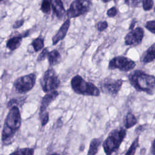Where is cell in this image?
Segmentation results:
<instances>
[{
  "instance_id": "cell-4",
  "label": "cell",
  "mask_w": 155,
  "mask_h": 155,
  "mask_svg": "<svg viewBox=\"0 0 155 155\" xmlns=\"http://www.w3.org/2000/svg\"><path fill=\"white\" fill-rule=\"evenodd\" d=\"M70 84L72 90L78 94L94 97L100 96L99 88L94 84L86 81L79 75L73 76Z\"/></svg>"
},
{
  "instance_id": "cell-28",
  "label": "cell",
  "mask_w": 155,
  "mask_h": 155,
  "mask_svg": "<svg viewBox=\"0 0 155 155\" xmlns=\"http://www.w3.org/2000/svg\"><path fill=\"white\" fill-rule=\"evenodd\" d=\"M118 13V10L116 7L113 6L110 8H109L107 12V15L109 18H114L115 17Z\"/></svg>"
},
{
  "instance_id": "cell-30",
  "label": "cell",
  "mask_w": 155,
  "mask_h": 155,
  "mask_svg": "<svg viewBox=\"0 0 155 155\" xmlns=\"http://www.w3.org/2000/svg\"><path fill=\"white\" fill-rule=\"evenodd\" d=\"M24 19H19V20H18L13 24V28H14V29L19 28L24 24Z\"/></svg>"
},
{
  "instance_id": "cell-13",
  "label": "cell",
  "mask_w": 155,
  "mask_h": 155,
  "mask_svg": "<svg viewBox=\"0 0 155 155\" xmlns=\"http://www.w3.org/2000/svg\"><path fill=\"white\" fill-rule=\"evenodd\" d=\"M51 9L54 15L59 19H62L65 15V10L62 0H51Z\"/></svg>"
},
{
  "instance_id": "cell-37",
  "label": "cell",
  "mask_w": 155,
  "mask_h": 155,
  "mask_svg": "<svg viewBox=\"0 0 155 155\" xmlns=\"http://www.w3.org/2000/svg\"><path fill=\"white\" fill-rule=\"evenodd\" d=\"M4 1V0H0V3H1L2 1Z\"/></svg>"
},
{
  "instance_id": "cell-24",
  "label": "cell",
  "mask_w": 155,
  "mask_h": 155,
  "mask_svg": "<svg viewBox=\"0 0 155 155\" xmlns=\"http://www.w3.org/2000/svg\"><path fill=\"white\" fill-rule=\"evenodd\" d=\"M142 4L143 10L148 12L151 10L154 7L153 0H142Z\"/></svg>"
},
{
  "instance_id": "cell-2",
  "label": "cell",
  "mask_w": 155,
  "mask_h": 155,
  "mask_svg": "<svg viewBox=\"0 0 155 155\" xmlns=\"http://www.w3.org/2000/svg\"><path fill=\"white\" fill-rule=\"evenodd\" d=\"M131 85L138 92H143L152 96L155 93V76L142 70L131 71L128 76Z\"/></svg>"
},
{
  "instance_id": "cell-18",
  "label": "cell",
  "mask_w": 155,
  "mask_h": 155,
  "mask_svg": "<svg viewBox=\"0 0 155 155\" xmlns=\"http://www.w3.org/2000/svg\"><path fill=\"white\" fill-rule=\"evenodd\" d=\"M47 59L50 65L54 66L58 64L60 62L61 60V56L58 50H53L48 53Z\"/></svg>"
},
{
  "instance_id": "cell-34",
  "label": "cell",
  "mask_w": 155,
  "mask_h": 155,
  "mask_svg": "<svg viewBox=\"0 0 155 155\" xmlns=\"http://www.w3.org/2000/svg\"><path fill=\"white\" fill-rule=\"evenodd\" d=\"M30 35V30H25L21 35V36H22V38H26V37H28Z\"/></svg>"
},
{
  "instance_id": "cell-5",
  "label": "cell",
  "mask_w": 155,
  "mask_h": 155,
  "mask_svg": "<svg viewBox=\"0 0 155 155\" xmlns=\"http://www.w3.org/2000/svg\"><path fill=\"white\" fill-rule=\"evenodd\" d=\"M59 93L57 90L46 93L42 98L39 110V119L42 127L49 122L50 117L48 108L50 105L58 97Z\"/></svg>"
},
{
  "instance_id": "cell-32",
  "label": "cell",
  "mask_w": 155,
  "mask_h": 155,
  "mask_svg": "<svg viewBox=\"0 0 155 155\" xmlns=\"http://www.w3.org/2000/svg\"><path fill=\"white\" fill-rule=\"evenodd\" d=\"M145 124L144 125H139L137 128L135 130V132L136 133H140L142 131H143L144 130H145Z\"/></svg>"
},
{
  "instance_id": "cell-38",
  "label": "cell",
  "mask_w": 155,
  "mask_h": 155,
  "mask_svg": "<svg viewBox=\"0 0 155 155\" xmlns=\"http://www.w3.org/2000/svg\"><path fill=\"white\" fill-rule=\"evenodd\" d=\"M154 12H155V7H154Z\"/></svg>"
},
{
  "instance_id": "cell-6",
  "label": "cell",
  "mask_w": 155,
  "mask_h": 155,
  "mask_svg": "<svg viewBox=\"0 0 155 155\" xmlns=\"http://www.w3.org/2000/svg\"><path fill=\"white\" fill-rule=\"evenodd\" d=\"M61 81L56 71L53 68H49L44 72L40 79V84L44 92L48 93L56 90Z\"/></svg>"
},
{
  "instance_id": "cell-8",
  "label": "cell",
  "mask_w": 155,
  "mask_h": 155,
  "mask_svg": "<svg viewBox=\"0 0 155 155\" xmlns=\"http://www.w3.org/2000/svg\"><path fill=\"white\" fill-rule=\"evenodd\" d=\"M36 80V76L30 73L17 78L14 83L13 87L15 91L19 94H25L34 87Z\"/></svg>"
},
{
  "instance_id": "cell-14",
  "label": "cell",
  "mask_w": 155,
  "mask_h": 155,
  "mask_svg": "<svg viewBox=\"0 0 155 155\" xmlns=\"http://www.w3.org/2000/svg\"><path fill=\"white\" fill-rule=\"evenodd\" d=\"M103 142V136L94 137L90 142L88 151L86 155H96L102 146Z\"/></svg>"
},
{
  "instance_id": "cell-22",
  "label": "cell",
  "mask_w": 155,
  "mask_h": 155,
  "mask_svg": "<svg viewBox=\"0 0 155 155\" xmlns=\"http://www.w3.org/2000/svg\"><path fill=\"white\" fill-rule=\"evenodd\" d=\"M40 10L44 14H50L51 10V0H42Z\"/></svg>"
},
{
  "instance_id": "cell-7",
  "label": "cell",
  "mask_w": 155,
  "mask_h": 155,
  "mask_svg": "<svg viewBox=\"0 0 155 155\" xmlns=\"http://www.w3.org/2000/svg\"><path fill=\"white\" fill-rule=\"evenodd\" d=\"M92 7L90 0H74L66 11L68 18H74L88 13Z\"/></svg>"
},
{
  "instance_id": "cell-3",
  "label": "cell",
  "mask_w": 155,
  "mask_h": 155,
  "mask_svg": "<svg viewBox=\"0 0 155 155\" xmlns=\"http://www.w3.org/2000/svg\"><path fill=\"white\" fill-rule=\"evenodd\" d=\"M127 134V131L124 127H119L112 130L102 144L105 155H113L117 153L125 139Z\"/></svg>"
},
{
  "instance_id": "cell-25",
  "label": "cell",
  "mask_w": 155,
  "mask_h": 155,
  "mask_svg": "<svg viewBox=\"0 0 155 155\" xmlns=\"http://www.w3.org/2000/svg\"><path fill=\"white\" fill-rule=\"evenodd\" d=\"M124 1L126 5L131 8L139 7L142 3V0H124Z\"/></svg>"
},
{
  "instance_id": "cell-27",
  "label": "cell",
  "mask_w": 155,
  "mask_h": 155,
  "mask_svg": "<svg viewBox=\"0 0 155 155\" xmlns=\"http://www.w3.org/2000/svg\"><path fill=\"white\" fill-rule=\"evenodd\" d=\"M108 26L107 21H100L97 24V29L99 31H104L108 28Z\"/></svg>"
},
{
  "instance_id": "cell-1",
  "label": "cell",
  "mask_w": 155,
  "mask_h": 155,
  "mask_svg": "<svg viewBox=\"0 0 155 155\" xmlns=\"http://www.w3.org/2000/svg\"><path fill=\"white\" fill-rule=\"evenodd\" d=\"M22 124V117L18 106L9 108L5 118L1 136L2 145L9 146L12 144L19 132Z\"/></svg>"
},
{
  "instance_id": "cell-17",
  "label": "cell",
  "mask_w": 155,
  "mask_h": 155,
  "mask_svg": "<svg viewBox=\"0 0 155 155\" xmlns=\"http://www.w3.org/2000/svg\"><path fill=\"white\" fill-rule=\"evenodd\" d=\"M22 38L20 35L14 36L8 39L6 42V47L10 51H13L19 47L22 43Z\"/></svg>"
},
{
  "instance_id": "cell-33",
  "label": "cell",
  "mask_w": 155,
  "mask_h": 155,
  "mask_svg": "<svg viewBox=\"0 0 155 155\" xmlns=\"http://www.w3.org/2000/svg\"><path fill=\"white\" fill-rule=\"evenodd\" d=\"M136 23H137V20L134 18L131 21V23H130V25H129V28H128L129 30H133V28H134V27H135V25H136Z\"/></svg>"
},
{
  "instance_id": "cell-29",
  "label": "cell",
  "mask_w": 155,
  "mask_h": 155,
  "mask_svg": "<svg viewBox=\"0 0 155 155\" xmlns=\"http://www.w3.org/2000/svg\"><path fill=\"white\" fill-rule=\"evenodd\" d=\"M49 51H48V48H44L42 51L40 53V54H39L38 58H37V61H44L46 58H47L48 54Z\"/></svg>"
},
{
  "instance_id": "cell-12",
  "label": "cell",
  "mask_w": 155,
  "mask_h": 155,
  "mask_svg": "<svg viewBox=\"0 0 155 155\" xmlns=\"http://www.w3.org/2000/svg\"><path fill=\"white\" fill-rule=\"evenodd\" d=\"M70 20L69 19H67L64 22L61 27L58 30V32L52 38L53 45L57 44L59 41L64 39L70 28Z\"/></svg>"
},
{
  "instance_id": "cell-19",
  "label": "cell",
  "mask_w": 155,
  "mask_h": 155,
  "mask_svg": "<svg viewBox=\"0 0 155 155\" xmlns=\"http://www.w3.org/2000/svg\"><path fill=\"white\" fill-rule=\"evenodd\" d=\"M35 148L32 147H22L15 150L8 155H34Z\"/></svg>"
},
{
  "instance_id": "cell-20",
  "label": "cell",
  "mask_w": 155,
  "mask_h": 155,
  "mask_svg": "<svg viewBox=\"0 0 155 155\" xmlns=\"http://www.w3.org/2000/svg\"><path fill=\"white\" fill-rule=\"evenodd\" d=\"M139 147V136H137L131 143L124 155H135L137 149Z\"/></svg>"
},
{
  "instance_id": "cell-11",
  "label": "cell",
  "mask_w": 155,
  "mask_h": 155,
  "mask_svg": "<svg viewBox=\"0 0 155 155\" xmlns=\"http://www.w3.org/2000/svg\"><path fill=\"white\" fill-rule=\"evenodd\" d=\"M144 36V30L140 27H137L130 30L124 37L125 44L127 46L136 47L142 43Z\"/></svg>"
},
{
  "instance_id": "cell-23",
  "label": "cell",
  "mask_w": 155,
  "mask_h": 155,
  "mask_svg": "<svg viewBox=\"0 0 155 155\" xmlns=\"http://www.w3.org/2000/svg\"><path fill=\"white\" fill-rule=\"evenodd\" d=\"M25 101V98L21 97V99L18 98H12L7 103V107L10 108V107L13 106H18L21 105L22 102H24Z\"/></svg>"
},
{
  "instance_id": "cell-21",
  "label": "cell",
  "mask_w": 155,
  "mask_h": 155,
  "mask_svg": "<svg viewBox=\"0 0 155 155\" xmlns=\"http://www.w3.org/2000/svg\"><path fill=\"white\" fill-rule=\"evenodd\" d=\"M31 45L33 47L34 51L35 52H38L42 49L44 47V39L42 38H37L32 41Z\"/></svg>"
},
{
  "instance_id": "cell-16",
  "label": "cell",
  "mask_w": 155,
  "mask_h": 155,
  "mask_svg": "<svg viewBox=\"0 0 155 155\" xmlns=\"http://www.w3.org/2000/svg\"><path fill=\"white\" fill-rule=\"evenodd\" d=\"M138 121L135 115L131 111H128L123 118V125L124 127L126 129H130L134 127Z\"/></svg>"
},
{
  "instance_id": "cell-36",
  "label": "cell",
  "mask_w": 155,
  "mask_h": 155,
  "mask_svg": "<svg viewBox=\"0 0 155 155\" xmlns=\"http://www.w3.org/2000/svg\"><path fill=\"white\" fill-rule=\"evenodd\" d=\"M104 2H110L111 1H112V0H102Z\"/></svg>"
},
{
  "instance_id": "cell-31",
  "label": "cell",
  "mask_w": 155,
  "mask_h": 155,
  "mask_svg": "<svg viewBox=\"0 0 155 155\" xmlns=\"http://www.w3.org/2000/svg\"><path fill=\"white\" fill-rule=\"evenodd\" d=\"M149 155H155V138L152 142L150 150Z\"/></svg>"
},
{
  "instance_id": "cell-15",
  "label": "cell",
  "mask_w": 155,
  "mask_h": 155,
  "mask_svg": "<svg viewBox=\"0 0 155 155\" xmlns=\"http://www.w3.org/2000/svg\"><path fill=\"white\" fill-rule=\"evenodd\" d=\"M140 60L144 64L150 63L155 60V42L142 53Z\"/></svg>"
},
{
  "instance_id": "cell-10",
  "label": "cell",
  "mask_w": 155,
  "mask_h": 155,
  "mask_svg": "<svg viewBox=\"0 0 155 155\" xmlns=\"http://www.w3.org/2000/svg\"><path fill=\"white\" fill-rule=\"evenodd\" d=\"M136 65V64L133 60L124 56H117L109 61L108 68L111 70H119L120 71L128 72L133 70Z\"/></svg>"
},
{
  "instance_id": "cell-35",
  "label": "cell",
  "mask_w": 155,
  "mask_h": 155,
  "mask_svg": "<svg viewBox=\"0 0 155 155\" xmlns=\"http://www.w3.org/2000/svg\"><path fill=\"white\" fill-rule=\"evenodd\" d=\"M48 155H62V154H59V153H51V154H48Z\"/></svg>"
},
{
  "instance_id": "cell-9",
  "label": "cell",
  "mask_w": 155,
  "mask_h": 155,
  "mask_svg": "<svg viewBox=\"0 0 155 155\" xmlns=\"http://www.w3.org/2000/svg\"><path fill=\"white\" fill-rule=\"evenodd\" d=\"M123 83L124 81L122 79H115L106 78L100 82L99 90L105 94L115 97L121 90Z\"/></svg>"
},
{
  "instance_id": "cell-26",
  "label": "cell",
  "mask_w": 155,
  "mask_h": 155,
  "mask_svg": "<svg viewBox=\"0 0 155 155\" xmlns=\"http://www.w3.org/2000/svg\"><path fill=\"white\" fill-rule=\"evenodd\" d=\"M145 28L155 35V20L148 21L145 24Z\"/></svg>"
}]
</instances>
